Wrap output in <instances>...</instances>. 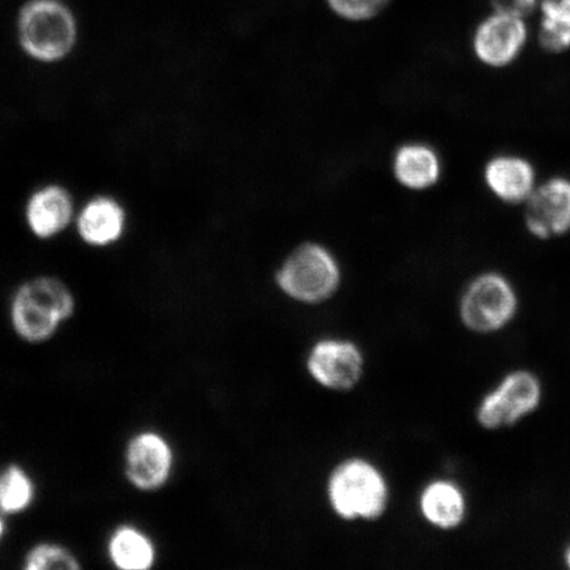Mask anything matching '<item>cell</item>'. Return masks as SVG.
I'll return each mask as SVG.
<instances>
[{"mask_svg":"<svg viewBox=\"0 0 570 570\" xmlns=\"http://www.w3.org/2000/svg\"><path fill=\"white\" fill-rule=\"evenodd\" d=\"M327 499L341 519L373 522L386 512L390 490L386 479L374 463L351 459L333 470L327 481Z\"/></svg>","mask_w":570,"mask_h":570,"instance_id":"7a4b0ae2","label":"cell"},{"mask_svg":"<svg viewBox=\"0 0 570 570\" xmlns=\"http://www.w3.org/2000/svg\"><path fill=\"white\" fill-rule=\"evenodd\" d=\"M391 0H326L330 9L347 21L372 20L386 10Z\"/></svg>","mask_w":570,"mask_h":570,"instance_id":"ffe728a7","label":"cell"},{"mask_svg":"<svg viewBox=\"0 0 570 570\" xmlns=\"http://www.w3.org/2000/svg\"><path fill=\"white\" fill-rule=\"evenodd\" d=\"M493 11L511 13V16L529 18L539 10L540 0H490Z\"/></svg>","mask_w":570,"mask_h":570,"instance_id":"44dd1931","label":"cell"},{"mask_svg":"<svg viewBox=\"0 0 570 570\" xmlns=\"http://www.w3.org/2000/svg\"><path fill=\"white\" fill-rule=\"evenodd\" d=\"M538 45L547 55L570 52V0H540Z\"/></svg>","mask_w":570,"mask_h":570,"instance_id":"e0dca14e","label":"cell"},{"mask_svg":"<svg viewBox=\"0 0 570 570\" xmlns=\"http://www.w3.org/2000/svg\"><path fill=\"white\" fill-rule=\"evenodd\" d=\"M540 180L538 167L523 154H497L484 164V185L504 205L522 208Z\"/></svg>","mask_w":570,"mask_h":570,"instance_id":"8fae6325","label":"cell"},{"mask_svg":"<svg viewBox=\"0 0 570 570\" xmlns=\"http://www.w3.org/2000/svg\"><path fill=\"white\" fill-rule=\"evenodd\" d=\"M107 556L120 570H148L158 560V551L148 534L132 524L116 527L107 539Z\"/></svg>","mask_w":570,"mask_h":570,"instance_id":"5bb4252c","label":"cell"},{"mask_svg":"<svg viewBox=\"0 0 570 570\" xmlns=\"http://www.w3.org/2000/svg\"><path fill=\"white\" fill-rule=\"evenodd\" d=\"M306 370L321 387L345 392L361 382L365 358L352 341L326 338L316 342L311 348Z\"/></svg>","mask_w":570,"mask_h":570,"instance_id":"9c48e42d","label":"cell"},{"mask_svg":"<svg viewBox=\"0 0 570 570\" xmlns=\"http://www.w3.org/2000/svg\"><path fill=\"white\" fill-rule=\"evenodd\" d=\"M567 560H568V564H569V567H570V550L568 551Z\"/></svg>","mask_w":570,"mask_h":570,"instance_id":"603a6c76","label":"cell"},{"mask_svg":"<svg viewBox=\"0 0 570 570\" xmlns=\"http://www.w3.org/2000/svg\"><path fill=\"white\" fill-rule=\"evenodd\" d=\"M340 282L336 259L318 245L298 247L276 274V283L284 294L303 304L326 302L336 294Z\"/></svg>","mask_w":570,"mask_h":570,"instance_id":"277c9868","label":"cell"},{"mask_svg":"<svg viewBox=\"0 0 570 570\" xmlns=\"http://www.w3.org/2000/svg\"><path fill=\"white\" fill-rule=\"evenodd\" d=\"M540 383L531 373L517 372L505 376L501 384L484 396L476 419L487 430H499L515 424L540 403Z\"/></svg>","mask_w":570,"mask_h":570,"instance_id":"30bf717a","label":"cell"},{"mask_svg":"<svg viewBox=\"0 0 570 570\" xmlns=\"http://www.w3.org/2000/svg\"><path fill=\"white\" fill-rule=\"evenodd\" d=\"M73 203L68 191L57 185L41 188L28 199L26 219L40 239L56 237L70 224Z\"/></svg>","mask_w":570,"mask_h":570,"instance_id":"7c38bea8","label":"cell"},{"mask_svg":"<svg viewBox=\"0 0 570 570\" xmlns=\"http://www.w3.org/2000/svg\"><path fill=\"white\" fill-rule=\"evenodd\" d=\"M36 498L32 476L18 463H10L0 472V512L19 515L31 508Z\"/></svg>","mask_w":570,"mask_h":570,"instance_id":"ac0fdd59","label":"cell"},{"mask_svg":"<svg viewBox=\"0 0 570 570\" xmlns=\"http://www.w3.org/2000/svg\"><path fill=\"white\" fill-rule=\"evenodd\" d=\"M173 445L156 431H141L128 441L125 453V474L131 487L142 493H154L166 487L173 476Z\"/></svg>","mask_w":570,"mask_h":570,"instance_id":"ba28073f","label":"cell"},{"mask_svg":"<svg viewBox=\"0 0 570 570\" xmlns=\"http://www.w3.org/2000/svg\"><path fill=\"white\" fill-rule=\"evenodd\" d=\"M18 26L21 48L36 61H60L76 45V19L59 0H32L20 11Z\"/></svg>","mask_w":570,"mask_h":570,"instance_id":"3957f363","label":"cell"},{"mask_svg":"<svg viewBox=\"0 0 570 570\" xmlns=\"http://www.w3.org/2000/svg\"><path fill=\"white\" fill-rule=\"evenodd\" d=\"M126 213L117 199L96 197L85 206L77 219L78 234L90 246L116 244L125 232Z\"/></svg>","mask_w":570,"mask_h":570,"instance_id":"4fadbf2b","label":"cell"},{"mask_svg":"<svg viewBox=\"0 0 570 570\" xmlns=\"http://www.w3.org/2000/svg\"><path fill=\"white\" fill-rule=\"evenodd\" d=\"M518 305L517 289L508 276L484 273L476 276L463 292L460 317L468 330L491 333L514 318Z\"/></svg>","mask_w":570,"mask_h":570,"instance_id":"5b68a950","label":"cell"},{"mask_svg":"<svg viewBox=\"0 0 570 570\" xmlns=\"http://www.w3.org/2000/svg\"><path fill=\"white\" fill-rule=\"evenodd\" d=\"M522 225L530 238L554 242L570 235V176L541 178L522 206Z\"/></svg>","mask_w":570,"mask_h":570,"instance_id":"8992f818","label":"cell"},{"mask_svg":"<svg viewBox=\"0 0 570 570\" xmlns=\"http://www.w3.org/2000/svg\"><path fill=\"white\" fill-rule=\"evenodd\" d=\"M395 175L404 187L423 190L436 184L441 173L439 156L430 147L409 145L399 149Z\"/></svg>","mask_w":570,"mask_h":570,"instance_id":"2e32d148","label":"cell"},{"mask_svg":"<svg viewBox=\"0 0 570 570\" xmlns=\"http://www.w3.org/2000/svg\"><path fill=\"white\" fill-rule=\"evenodd\" d=\"M530 38L527 18L493 11L475 27L473 53L484 67L510 68L523 56Z\"/></svg>","mask_w":570,"mask_h":570,"instance_id":"52a82bcc","label":"cell"},{"mask_svg":"<svg viewBox=\"0 0 570 570\" xmlns=\"http://www.w3.org/2000/svg\"><path fill=\"white\" fill-rule=\"evenodd\" d=\"M75 312V296L66 284L56 277H35L21 284L13 294L11 325L27 344H45L73 317Z\"/></svg>","mask_w":570,"mask_h":570,"instance_id":"6da1fadb","label":"cell"},{"mask_svg":"<svg viewBox=\"0 0 570 570\" xmlns=\"http://www.w3.org/2000/svg\"><path fill=\"white\" fill-rule=\"evenodd\" d=\"M23 568L26 570H77L81 564L69 548L41 541L28 550Z\"/></svg>","mask_w":570,"mask_h":570,"instance_id":"d6986e66","label":"cell"},{"mask_svg":"<svg viewBox=\"0 0 570 570\" xmlns=\"http://www.w3.org/2000/svg\"><path fill=\"white\" fill-rule=\"evenodd\" d=\"M419 505L426 522L440 530L458 529L466 514L465 495L461 489L443 480L426 484Z\"/></svg>","mask_w":570,"mask_h":570,"instance_id":"9a60e30c","label":"cell"},{"mask_svg":"<svg viewBox=\"0 0 570 570\" xmlns=\"http://www.w3.org/2000/svg\"><path fill=\"white\" fill-rule=\"evenodd\" d=\"M6 531H7V525L4 522V514H2V512H0V541L3 540Z\"/></svg>","mask_w":570,"mask_h":570,"instance_id":"7402d4cb","label":"cell"}]
</instances>
